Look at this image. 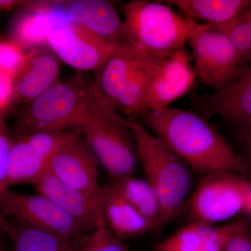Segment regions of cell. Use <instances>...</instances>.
Segmentation results:
<instances>
[{"label": "cell", "instance_id": "36", "mask_svg": "<svg viewBox=\"0 0 251 251\" xmlns=\"http://www.w3.org/2000/svg\"><path fill=\"white\" fill-rule=\"evenodd\" d=\"M250 128H251V125L250 126Z\"/></svg>", "mask_w": 251, "mask_h": 251}, {"label": "cell", "instance_id": "4", "mask_svg": "<svg viewBox=\"0 0 251 251\" xmlns=\"http://www.w3.org/2000/svg\"><path fill=\"white\" fill-rule=\"evenodd\" d=\"M130 44L144 54L166 57L184 48L187 25L168 4L133 0L122 4Z\"/></svg>", "mask_w": 251, "mask_h": 251}, {"label": "cell", "instance_id": "22", "mask_svg": "<svg viewBox=\"0 0 251 251\" xmlns=\"http://www.w3.org/2000/svg\"><path fill=\"white\" fill-rule=\"evenodd\" d=\"M114 181L124 197L148 222L151 231L166 225L161 201L148 180L133 176Z\"/></svg>", "mask_w": 251, "mask_h": 251}, {"label": "cell", "instance_id": "18", "mask_svg": "<svg viewBox=\"0 0 251 251\" xmlns=\"http://www.w3.org/2000/svg\"><path fill=\"white\" fill-rule=\"evenodd\" d=\"M100 198L105 223L117 239L125 242L151 231L148 222L124 197L114 180L101 186Z\"/></svg>", "mask_w": 251, "mask_h": 251}, {"label": "cell", "instance_id": "28", "mask_svg": "<svg viewBox=\"0 0 251 251\" xmlns=\"http://www.w3.org/2000/svg\"><path fill=\"white\" fill-rule=\"evenodd\" d=\"M25 52L14 41H0V72L14 76Z\"/></svg>", "mask_w": 251, "mask_h": 251}, {"label": "cell", "instance_id": "29", "mask_svg": "<svg viewBox=\"0 0 251 251\" xmlns=\"http://www.w3.org/2000/svg\"><path fill=\"white\" fill-rule=\"evenodd\" d=\"M13 141L10 140L5 117H0V191L6 187V170Z\"/></svg>", "mask_w": 251, "mask_h": 251}, {"label": "cell", "instance_id": "34", "mask_svg": "<svg viewBox=\"0 0 251 251\" xmlns=\"http://www.w3.org/2000/svg\"><path fill=\"white\" fill-rule=\"evenodd\" d=\"M9 219L4 215L1 209V202H0V229L6 234L9 227Z\"/></svg>", "mask_w": 251, "mask_h": 251}, {"label": "cell", "instance_id": "1", "mask_svg": "<svg viewBox=\"0 0 251 251\" xmlns=\"http://www.w3.org/2000/svg\"><path fill=\"white\" fill-rule=\"evenodd\" d=\"M144 125L191 169L205 176L228 171L247 176V163L206 119L191 110L167 108L144 112Z\"/></svg>", "mask_w": 251, "mask_h": 251}, {"label": "cell", "instance_id": "16", "mask_svg": "<svg viewBox=\"0 0 251 251\" xmlns=\"http://www.w3.org/2000/svg\"><path fill=\"white\" fill-rule=\"evenodd\" d=\"M143 54L134 46H122L94 71V94L105 108L117 111L124 87Z\"/></svg>", "mask_w": 251, "mask_h": 251}, {"label": "cell", "instance_id": "9", "mask_svg": "<svg viewBox=\"0 0 251 251\" xmlns=\"http://www.w3.org/2000/svg\"><path fill=\"white\" fill-rule=\"evenodd\" d=\"M0 202L6 217L59 234L80 245L88 235L80 223L42 195L23 194L8 188L0 191Z\"/></svg>", "mask_w": 251, "mask_h": 251}, {"label": "cell", "instance_id": "30", "mask_svg": "<svg viewBox=\"0 0 251 251\" xmlns=\"http://www.w3.org/2000/svg\"><path fill=\"white\" fill-rule=\"evenodd\" d=\"M224 251H251V224L242 220V224L229 237Z\"/></svg>", "mask_w": 251, "mask_h": 251}, {"label": "cell", "instance_id": "23", "mask_svg": "<svg viewBox=\"0 0 251 251\" xmlns=\"http://www.w3.org/2000/svg\"><path fill=\"white\" fill-rule=\"evenodd\" d=\"M48 163L36 154L22 137L13 141L6 170V187L34 184L46 171Z\"/></svg>", "mask_w": 251, "mask_h": 251}, {"label": "cell", "instance_id": "27", "mask_svg": "<svg viewBox=\"0 0 251 251\" xmlns=\"http://www.w3.org/2000/svg\"><path fill=\"white\" fill-rule=\"evenodd\" d=\"M228 36L244 62H251V2L239 15Z\"/></svg>", "mask_w": 251, "mask_h": 251}, {"label": "cell", "instance_id": "12", "mask_svg": "<svg viewBox=\"0 0 251 251\" xmlns=\"http://www.w3.org/2000/svg\"><path fill=\"white\" fill-rule=\"evenodd\" d=\"M191 110L209 120L223 117L238 126L251 125V65L223 90L191 96Z\"/></svg>", "mask_w": 251, "mask_h": 251}, {"label": "cell", "instance_id": "13", "mask_svg": "<svg viewBox=\"0 0 251 251\" xmlns=\"http://www.w3.org/2000/svg\"><path fill=\"white\" fill-rule=\"evenodd\" d=\"M98 163L90 145L80 134L50 160L47 169L67 186L100 198Z\"/></svg>", "mask_w": 251, "mask_h": 251}, {"label": "cell", "instance_id": "24", "mask_svg": "<svg viewBox=\"0 0 251 251\" xmlns=\"http://www.w3.org/2000/svg\"><path fill=\"white\" fill-rule=\"evenodd\" d=\"M15 21L11 41L28 50L47 46L50 27L49 14L41 3L31 4Z\"/></svg>", "mask_w": 251, "mask_h": 251}, {"label": "cell", "instance_id": "14", "mask_svg": "<svg viewBox=\"0 0 251 251\" xmlns=\"http://www.w3.org/2000/svg\"><path fill=\"white\" fill-rule=\"evenodd\" d=\"M60 59L50 49L27 51L14 76V99L27 105L59 81Z\"/></svg>", "mask_w": 251, "mask_h": 251}, {"label": "cell", "instance_id": "7", "mask_svg": "<svg viewBox=\"0 0 251 251\" xmlns=\"http://www.w3.org/2000/svg\"><path fill=\"white\" fill-rule=\"evenodd\" d=\"M250 184L247 176L232 172L205 175L191 198V222L214 225L237 215L243 210Z\"/></svg>", "mask_w": 251, "mask_h": 251}, {"label": "cell", "instance_id": "32", "mask_svg": "<svg viewBox=\"0 0 251 251\" xmlns=\"http://www.w3.org/2000/svg\"><path fill=\"white\" fill-rule=\"evenodd\" d=\"M25 2L26 1L18 0H0V11H10L18 5L22 4Z\"/></svg>", "mask_w": 251, "mask_h": 251}, {"label": "cell", "instance_id": "26", "mask_svg": "<svg viewBox=\"0 0 251 251\" xmlns=\"http://www.w3.org/2000/svg\"><path fill=\"white\" fill-rule=\"evenodd\" d=\"M79 251H129V249L112 234L103 217L85 238Z\"/></svg>", "mask_w": 251, "mask_h": 251}, {"label": "cell", "instance_id": "6", "mask_svg": "<svg viewBox=\"0 0 251 251\" xmlns=\"http://www.w3.org/2000/svg\"><path fill=\"white\" fill-rule=\"evenodd\" d=\"M112 180L135 176L138 158L128 119L105 110L78 132Z\"/></svg>", "mask_w": 251, "mask_h": 251}, {"label": "cell", "instance_id": "5", "mask_svg": "<svg viewBox=\"0 0 251 251\" xmlns=\"http://www.w3.org/2000/svg\"><path fill=\"white\" fill-rule=\"evenodd\" d=\"M184 20L197 76L215 91L226 88L247 67L242 56L224 31L190 18Z\"/></svg>", "mask_w": 251, "mask_h": 251}, {"label": "cell", "instance_id": "20", "mask_svg": "<svg viewBox=\"0 0 251 251\" xmlns=\"http://www.w3.org/2000/svg\"><path fill=\"white\" fill-rule=\"evenodd\" d=\"M6 236L11 251H79L80 244L46 229L9 220Z\"/></svg>", "mask_w": 251, "mask_h": 251}, {"label": "cell", "instance_id": "11", "mask_svg": "<svg viewBox=\"0 0 251 251\" xmlns=\"http://www.w3.org/2000/svg\"><path fill=\"white\" fill-rule=\"evenodd\" d=\"M196 77L184 48L165 57L150 80L144 112L169 108L191 90Z\"/></svg>", "mask_w": 251, "mask_h": 251}, {"label": "cell", "instance_id": "33", "mask_svg": "<svg viewBox=\"0 0 251 251\" xmlns=\"http://www.w3.org/2000/svg\"><path fill=\"white\" fill-rule=\"evenodd\" d=\"M251 216V183L248 189L247 195H246L245 201H244V207L243 210Z\"/></svg>", "mask_w": 251, "mask_h": 251}, {"label": "cell", "instance_id": "21", "mask_svg": "<svg viewBox=\"0 0 251 251\" xmlns=\"http://www.w3.org/2000/svg\"><path fill=\"white\" fill-rule=\"evenodd\" d=\"M164 58L144 54L130 74L118 102V109H122L128 119H135L144 113L150 80Z\"/></svg>", "mask_w": 251, "mask_h": 251}, {"label": "cell", "instance_id": "17", "mask_svg": "<svg viewBox=\"0 0 251 251\" xmlns=\"http://www.w3.org/2000/svg\"><path fill=\"white\" fill-rule=\"evenodd\" d=\"M242 220L224 226L191 222L154 246L156 251H224Z\"/></svg>", "mask_w": 251, "mask_h": 251}, {"label": "cell", "instance_id": "25", "mask_svg": "<svg viewBox=\"0 0 251 251\" xmlns=\"http://www.w3.org/2000/svg\"><path fill=\"white\" fill-rule=\"evenodd\" d=\"M80 135L67 130H39L19 137L24 138L31 150L49 164L56 153Z\"/></svg>", "mask_w": 251, "mask_h": 251}, {"label": "cell", "instance_id": "15", "mask_svg": "<svg viewBox=\"0 0 251 251\" xmlns=\"http://www.w3.org/2000/svg\"><path fill=\"white\" fill-rule=\"evenodd\" d=\"M33 185L38 194L55 203L88 232L95 228L104 217L100 198L89 196L67 186L48 169Z\"/></svg>", "mask_w": 251, "mask_h": 251}, {"label": "cell", "instance_id": "19", "mask_svg": "<svg viewBox=\"0 0 251 251\" xmlns=\"http://www.w3.org/2000/svg\"><path fill=\"white\" fill-rule=\"evenodd\" d=\"M163 2L179 8L186 17L201 20L228 35L251 0H166Z\"/></svg>", "mask_w": 251, "mask_h": 251}, {"label": "cell", "instance_id": "10", "mask_svg": "<svg viewBox=\"0 0 251 251\" xmlns=\"http://www.w3.org/2000/svg\"><path fill=\"white\" fill-rule=\"evenodd\" d=\"M48 6L71 23L83 28L108 44L132 46L124 20L112 3L105 0L50 1Z\"/></svg>", "mask_w": 251, "mask_h": 251}, {"label": "cell", "instance_id": "35", "mask_svg": "<svg viewBox=\"0 0 251 251\" xmlns=\"http://www.w3.org/2000/svg\"><path fill=\"white\" fill-rule=\"evenodd\" d=\"M6 234L0 229V251H11V248L8 247L6 242Z\"/></svg>", "mask_w": 251, "mask_h": 251}, {"label": "cell", "instance_id": "3", "mask_svg": "<svg viewBox=\"0 0 251 251\" xmlns=\"http://www.w3.org/2000/svg\"><path fill=\"white\" fill-rule=\"evenodd\" d=\"M133 133L138 162L146 179L161 201L165 224L177 213L193 184L191 168L161 138L136 119H128Z\"/></svg>", "mask_w": 251, "mask_h": 251}, {"label": "cell", "instance_id": "2", "mask_svg": "<svg viewBox=\"0 0 251 251\" xmlns=\"http://www.w3.org/2000/svg\"><path fill=\"white\" fill-rule=\"evenodd\" d=\"M104 110L108 109L96 98L93 81L85 72H77L59 80L26 105L18 119V137L39 130L69 128H75L78 133Z\"/></svg>", "mask_w": 251, "mask_h": 251}, {"label": "cell", "instance_id": "8", "mask_svg": "<svg viewBox=\"0 0 251 251\" xmlns=\"http://www.w3.org/2000/svg\"><path fill=\"white\" fill-rule=\"evenodd\" d=\"M41 4L49 13L50 22L47 46L60 60L78 72L95 70L120 48L71 23L47 3Z\"/></svg>", "mask_w": 251, "mask_h": 251}, {"label": "cell", "instance_id": "31", "mask_svg": "<svg viewBox=\"0 0 251 251\" xmlns=\"http://www.w3.org/2000/svg\"><path fill=\"white\" fill-rule=\"evenodd\" d=\"M14 100V76L0 72V117H5Z\"/></svg>", "mask_w": 251, "mask_h": 251}]
</instances>
